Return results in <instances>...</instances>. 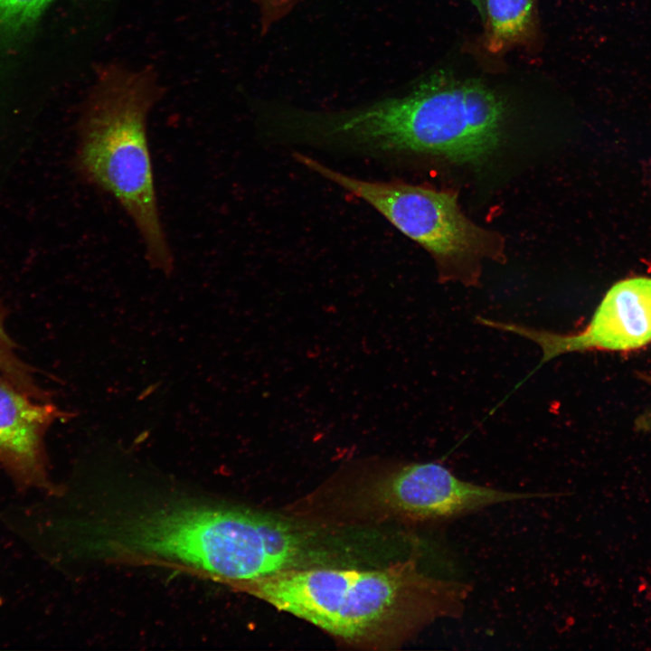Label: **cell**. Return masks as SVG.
<instances>
[{"instance_id":"cell-10","label":"cell","mask_w":651,"mask_h":651,"mask_svg":"<svg viewBox=\"0 0 651 651\" xmlns=\"http://www.w3.org/2000/svg\"><path fill=\"white\" fill-rule=\"evenodd\" d=\"M4 317V309L0 305V374L30 397L46 401L30 369L14 352V344L5 329Z\"/></svg>"},{"instance_id":"cell-6","label":"cell","mask_w":651,"mask_h":651,"mask_svg":"<svg viewBox=\"0 0 651 651\" xmlns=\"http://www.w3.org/2000/svg\"><path fill=\"white\" fill-rule=\"evenodd\" d=\"M477 320L534 342L542 353L540 365L568 353L636 350L651 343V278L635 277L614 284L588 325L571 334L483 317Z\"/></svg>"},{"instance_id":"cell-8","label":"cell","mask_w":651,"mask_h":651,"mask_svg":"<svg viewBox=\"0 0 651 651\" xmlns=\"http://www.w3.org/2000/svg\"><path fill=\"white\" fill-rule=\"evenodd\" d=\"M58 415L0 374V464L20 487L50 488L43 437Z\"/></svg>"},{"instance_id":"cell-11","label":"cell","mask_w":651,"mask_h":651,"mask_svg":"<svg viewBox=\"0 0 651 651\" xmlns=\"http://www.w3.org/2000/svg\"><path fill=\"white\" fill-rule=\"evenodd\" d=\"M52 0H0V34H14L33 24Z\"/></svg>"},{"instance_id":"cell-13","label":"cell","mask_w":651,"mask_h":651,"mask_svg":"<svg viewBox=\"0 0 651 651\" xmlns=\"http://www.w3.org/2000/svg\"><path fill=\"white\" fill-rule=\"evenodd\" d=\"M640 427L651 429V413L641 420Z\"/></svg>"},{"instance_id":"cell-9","label":"cell","mask_w":651,"mask_h":651,"mask_svg":"<svg viewBox=\"0 0 651 651\" xmlns=\"http://www.w3.org/2000/svg\"><path fill=\"white\" fill-rule=\"evenodd\" d=\"M540 43L537 0H486V51L493 55L513 49L533 53Z\"/></svg>"},{"instance_id":"cell-4","label":"cell","mask_w":651,"mask_h":651,"mask_svg":"<svg viewBox=\"0 0 651 651\" xmlns=\"http://www.w3.org/2000/svg\"><path fill=\"white\" fill-rule=\"evenodd\" d=\"M161 95L151 70L102 67L80 114L72 165L81 181L118 203L150 266L167 274L175 260L158 207L147 135L149 113Z\"/></svg>"},{"instance_id":"cell-12","label":"cell","mask_w":651,"mask_h":651,"mask_svg":"<svg viewBox=\"0 0 651 651\" xmlns=\"http://www.w3.org/2000/svg\"><path fill=\"white\" fill-rule=\"evenodd\" d=\"M259 14L261 34L269 33L270 28L286 17L304 0H253Z\"/></svg>"},{"instance_id":"cell-2","label":"cell","mask_w":651,"mask_h":651,"mask_svg":"<svg viewBox=\"0 0 651 651\" xmlns=\"http://www.w3.org/2000/svg\"><path fill=\"white\" fill-rule=\"evenodd\" d=\"M505 111L502 98L483 81L439 71L405 95L355 108H294L288 130L292 138L310 143L478 163L499 146Z\"/></svg>"},{"instance_id":"cell-7","label":"cell","mask_w":651,"mask_h":651,"mask_svg":"<svg viewBox=\"0 0 651 651\" xmlns=\"http://www.w3.org/2000/svg\"><path fill=\"white\" fill-rule=\"evenodd\" d=\"M382 485L381 497L388 508L405 518L432 523L452 521L495 505L558 495L476 484L435 461L401 464Z\"/></svg>"},{"instance_id":"cell-3","label":"cell","mask_w":651,"mask_h":651,"mask_svg":"<svg viewBox=\"0 0 651 651\" xmlns=\"http://www.w3.org/2000/svg\"><path fill=\"white\" fill-rule=\"evenodd\" d=\"M347 639L382 622L405 633L462 617L470 584L420 571L409 561L384 570L288 569L229 584Z\"/></svg>"},{"instance_id":"cell-5","label":"cell","mask_w":651,"mask_h":651,"mask_svg":"<svg viewBox=\"0 0 651 651\" xmlns=\"http://www.w3.org/2000/svg\"><path fill=\"white\" fill-rule=\"evenodd\" d=\"M294 158L367 203L423 247L434 259L442 282L477 286L482 260L503 257V238L471 222L460 210L454 193L397 181L360 179L300 153Z\"/></svg>"},{"instance_id":"cell-1","label":"cell","mask_w":651,"mask_h":651,"mask_svg":"<svg viewBox=\"0 0 651 651\" xmlns=\"http://www.w3.org/2000/svg\"><path fill=\"white\" fill-rule=\"evenodd\" d=\"M85 549L109 561L179 569L229 585L293 569L304 542L246 509L174 501L89 526Z\"/></svg>"}]
</instances>
